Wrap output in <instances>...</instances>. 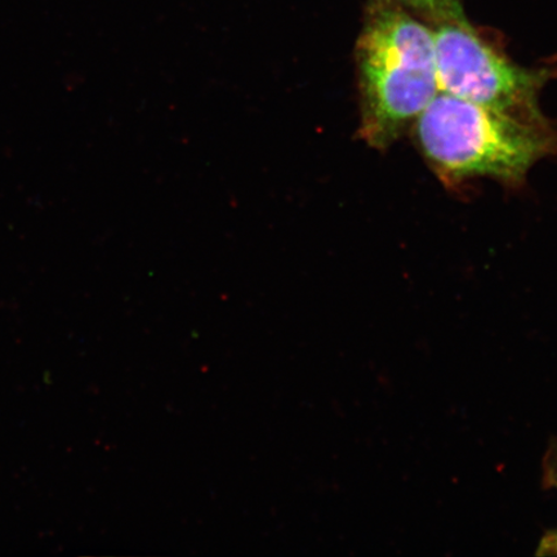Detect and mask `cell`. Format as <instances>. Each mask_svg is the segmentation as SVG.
I'll return each instance as SVG.
<instances>
[{"instance_id": "8992f818", "label": "cell", "mask_w": 557, "mask_h": 557, "mask_svg": "<svg viewBox=\"0 0 557 557\" xmlns=\"http://www.w3.org/2000/svg\"><path fill=\"white\" fill-rule=\"evenodd\" d=\"M537 555L540 556H553L557 555V529L548 532L540 543Z\"/></svg>"}, {"instance_id": "6da1fadb", "label": "cell", "mask_w": 557, "mask_h": 557, "mask_svg": "<svg viewBox=\"0 0 557 557\" xmlns=\"http://www.w3.org/2000/svg\"><path fill=\"white\" fill-rule=\"evenodd\" d=\"M416 136L444 180H524L535 164L557 156V131L547 121H528L438 92L417 117Z\"/></svg>"}, {"instance_id": "3957f363", "label": "cell", "mask_w": 557, "mask_h": 557, "mask_svg": "<svg viewBox=\"0 0 557 557\" xmlns=\"http://www.w3.org/2000/svg\"><path fill=\"white\" fill-rule=\"evenodd\" d=\"M438 92L528 121H546L539 97L546 70L515 65L465 23L443 20L434 32Z\"/></svg>"}, {"instance_id": "5b68a950", "label": "cell", "mask_w": 557, "mask_h": 557, "mask_svg": "<svg viewBox=\"0 0 557 557\" xmlns=\"http://www.w3.org/2000/svg\"><path fill=\"white\" fill-rule=\"evenodd\" d=\"M543 482L548 487L557 490V443L549 445L543 459Z\"/></svg>"}, {"instance_id": "277c9868", "label": "cell", "mask_w": 557, "mask_h": 557, "mask_svg": "<svg viewBox=\"0 0 557 557\" xmlns=\"http://www.w3.org/2000/svg\"><path fill=\"white\" fill-rule=\"evenodd\" d=\"M400 3L417 11L429 13L442 20L461 17L458 0H399Z\"/></svg>"}, {"instance_id": "7a4b0ae2", "label": "cell", "mask_w": 557, "mask_h": 557, "mask_svg": "<svg viewBox=\"0 0 557 557\" xmlns=\"http://www.w3.org/2000/svg\"><path fill=\"white\" fill-rule=\"evenodd\" d=\"M361 136L385 150L438 94L434 32L408 13L380 7L358 50Z\"/></svg>"}]
</instances>
